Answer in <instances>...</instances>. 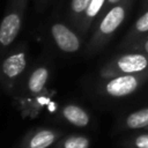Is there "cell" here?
I'll list each match as a JSON object with an SVG mask.
<instances>
[{"label":"cell","mask_w":148,"mask_h":148,"mask_svg":"<svg viewBox=\"0 0 148 148\" xmlns=\"http://www.w3.org/2000/svg\"><path fill=\"white\" fill-rule=\"evenodd\" d=\"M91 0H72V9L75 13L86 12Z\"/></svg>","instance_id":"16"},{"label":"cell","mask_w":148,"mask_h":148,"mask_svg":"<svg viewBox=\"0 0 148 148\" xmlns=\"http://www.w3.org/2000/svg\"><path fill=\"white\" fill-rule=\"evenodd\" d=\"M131 2L132 0H123L108 10L98 27V32L102 37L111 36L121 25V23L125 21Z\"/></svg>","instance_id":"3"},{"label":"cell","mask_w":148,"mask_h":148,"mask_svg":"<svg viewBox=\"0 0 148 148\" xmlns=\"http://www.w3.org/2000/svg\"><path fill=\"white\" fill-rule=\"evenodd\" d=\"M123 0H106V3L110 6V7H113V6H116L117 3H119V2H121Z\"/></svg>","instance_id":"17"},{"label":"cell","mask_w":148,"mask_h":148,"mask_svg":"<svg viewBox=\"0 0 148 148\" xmlns=\"http://www.w3.org/2000/svg\"><path fill=\"white\" fill-rule=\"evenodd\" d=\"M90 140L84 135H69L62 139L57 148H89Z\"/></svg>","instance_id":"12"},{"label":"cell","mask_w":148,"mask_h":148,"mask_svg":"<svg viewBox=\"0 0 148 148\" xmlns=\"http://www.w3.org/2000/svg\"><path fill=\"white\" fill-rule=\"evenodd\" d=\"M21 25V20L17 14L7 15L0 24V43L9 45L16 37Z\"/></svg>","instance_id":"6"},{"label":"cell","mask_w":148,"mask_h":148,"mask_svg":"<svg viewBox=\"0 0 148 148\" xmlns=\"http://www.w3.org/2000/svg\"><path fill=\"white\" fill-rule=\"evenodd\" d=\"M59 135V132L53 130H37L23 140L21 148H49L57 141Z\"/></svg>","instance_id":"4"},{"label":"cell","mask_w":148,"mask_h":148,"mask_svg":"<svg viewBox=\"0 0 148 148\" xmlns=\"http://www.w3.org/2000/svg\"><path fill=\"white\" fill-rule=\"evenodd\" d=\"M25 67V58L23 53H16L13 54L10 57H8L3 65H2V71L3 73L9 76V77H14L16 75H18Z\"/></svg>","instance_id":"10"},{"label":"cell","mask_w":148,"mask_h":148,"mask_svg":"<svg viewBox=\"0 0 148 148\" xmlns=\"http://www.w3.org/2000/svg\"><path fill=\"white\" fill-rule=\"evenodd\" d=\"M47 74H49L47 69L44 67H40V68H37L36 71H34V73L31 74V76L29 79V82H28L30 91L39 92L44 88V84L47 80Z\"/></svg>","instance_id":"11"},{"label":"cell","mask_w":148,"mask_h":148,"mask_svg":"<svg viewBox=\"0 0 148 148\" xmlns=\"http://www.w3.org/2000/svg\"><path fill=\"white\" fill-rule=\"evenodd\" d=\"M145 8H146V9L148 8V0H146V1H145Z\"/></svg>","instance_id":"18"},{"label":"cell","mask_w":148,"mask_h":148,"mask_svg":"<svg viewBox=\"0 0 148 148\" xmlns=\"http://www.w3.org/2000/svg\"><path fill=\"white\" fill-rule=\"evenodd\" d=\"M146 35H148V8L143 12L142 15L139 16V18L132 25V28L127 35V38H126L127 46L130 44H132L133 42L142 38Z\"/></svg>","instance_id":"8"},{"label":"cell","mask_w":148,"mask_h":148,"mask_svg":"<svg viewBox=\"0 0 148 148\" xmlns=\"http://www.w3.org/2000/svg\"><path fill=\"white\" fill-rule=\"evenodd\" d=\"M62 116L68 123L77 127H86L90 121L89 114L82 108L74 104L65 106L62 109Z\"/></svg>","instance_id":"7"},{"label":"cell","mask_w":148,"mask_h":148,"mask_svg":"<svg viewBox=\"0 0 148 148\" xmlns=\"http://www.w3.org/2000/svg\"><path fill=\"white\" fill-rule=\"evenodd\" d=\"M147 80L148 73L119 75L111 77L105 83L104 90L111 97H126L134 94Z\"/></svg>","instance_id":"2"},{"label":"cell","mask_w":148,"mask_h":148,"mask_svg":"<svg viewBox=\"0 0 148 148\" xmlns=\"http://www.w3.org/2000/svg\"><path fill=\"white\" fill-rule=\"evenodd\" d=\"M126 146L128 148H148V131L130 138Z\"/></svg>","instance_id":"13"},{"label":"cell","mask_w":148,"mask_h":148,"mask_svg":"<svg viewBox=\"0 0 148 148\" xmlns=\"http://www.w3.org/2000/svg\"><path fill=\"white\" fill-rule=\"evenodd\" d=\"M126 130H142L148 127V108H143L130 113L124 120Z\"/></svg>","instance_id":"9"},{"label":"cell","mask_w":148,"mask_h":148,"mask_svg":"<svg viewBox=\"0 0 148 148\" xmlns=\"http://www.w3.org/2000/svg\"><path fill=\"white\" fill-rule=\"evenodd\" d=\"M128 49L132 51H138V52H142V53L148 54V35H146L142 38L130 44Z\"/></svg>","instance_id":"15"},{"label":"cell","mask_w":148,"mask_h":148,"mask_svg":"<svg viewBox=\"0 0 148 148\" xmlns=\"http://www.w3.org/2000/svg\"><path fill=\"white\" fill-rule=\"evenodd\" d=\"M52 36L57 45L65 52H75L80 47L79 38L64 24H54L52 27Z\"/></svg>","instance_id":"5"},{"label":"cell","mask_w":148,"mask_h":148,"mask_svg":"<svg viewBox=\"0 0 148 148\" xmlns=\"http://www.w3.org/2000/svg\"><path fill=\"white\" fill-rule=\"evenodd\" d=\"M106 2V0H91L88 8L86 9V15L89 18H94L95 16H97V14L102 10L104 3Z\"/></svg>","instance_id":"14"},{"label":"cell","mask_w":148,"mask_h":148,"mask_svg":"<svg viewBox=\"0 0 148 148\" xmlns=\"http://www.w3.org/2000/svg\"><path fill=\"white\" fill-rule=\"evenodd\" d=\"M146 130H147V131H148V127H147V128H146Z\"/></svg>","instance_id":"19"},{"label":"cell","mask_w":148,"mask_h":148,"mask_svg":"<svg viewBox=\"0 0 148 148\" xmlns=\"http://www.w3.org/2000/svg\"><path fill=\"white\" fill-rule=\"evenodd\" d=\"M146 73H148V54L138 51H132L119 56L112 64L108 65L104 71V75L111 77Z\"/></svg>","instance_id":"1"}]
</instances>
